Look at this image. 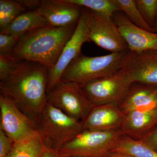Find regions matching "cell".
<instances>
[{
	"label": "cell",
	"mask_w": 157,
	"mask_h": 157,
	"mask_svg": "<svg viewBox=\"0 0 157 157\" xmlns=\"http://www.w3.org/2000/svg\"><path fill=\"white\" fill-rule=\"evenodd\" d=\"M48 68L38 63L21 61L15 71L0 82L1 93L37 124L48 103Z\"/></svg>",
	"instance_id": "1"
},
{
	"label": "cell",
	"mask_w": 157,
	"mask_h": 157,
	"mask_svg": "<svg viewBox=\"0 0 157 157\" xmlns=\"http://www.w3.org/2000/svg\"><path fill=\"white\" fill-rule=\"evenodd\" d=\"M77 24L56 27L48 25L19 37L12 52L18 61L38 63L53 67Z\"/></svg>",
	"instance_id": "2"
},
{
	"label": "cell",
	"mask_w": 157,
	"mask_h": 157,
	"mask_svg": "<svg viewBox=\"0 0 157 157\" xmlns=\"http://www.w3.org/2000/svg\"><path fill=\"white\" fill-rule=\"evenodd\" d=\"M37 125L44 145L57 151L83 130L82 122L65 114L48 101Z\"/></svg>",
	"instance_id": "3"
},
{
	"label": "cell",
	"mask_w": 157,
	"mask_h": 157,
	"mask_svg": "<svg viewBox=\"0 0 157 157\" xmlns=\"http://www.w3.org/2000/svg\"><path fill=\"white\" fill-rule=\"evenodd\" d=\"M127 52L110 53L98 56H88L80 53L65 70L61 82H72L82 85L117 73L121 70L123 59Z\"/></svg>",
	"instance_id": "4"
},
{
	"label": "cell",
	"mask_w": 157,
	"mask_h": 157,
	"mask_svg": "<svg viewBox=\"0 0 157 157\" xmlns=\"http://www.w3.org/2000/svg\"><path fill=\"white\" fill-rule=\"evenodd\" d=\"M124 135L120 129L83 130L58 152L62 157H106L112 153Z\"/></svg>",
	"instance_id": "5"
},
{
	"label": "cell",
	"mask_w": 157,
	"mask_h": 157,
	"mask_svg": "<svg viewBox=\"0 0 157 157\" xmlns=\"http://www.w3.org/2000/svg\"><path fill=\"white\" fill-rule=\"evenodd\" d=\"M48 102L64 113L83 123L95 105L80 85L63 82L47 93Z\"/></svg>",
	"instance_id": "6"
},
{
	"label": "cell",
	"mask_w": 157,
	"mask_h": 157,
	"mask_svg": "<svg viewBox=\"0 0 157 157\" xmlns=\"http://www.w3.org/2000/svg\"><path fill=\"white\" fill-rule=\"evenodd\" d=\"M82 15L88 29L90 41L111 53L128 51L126 42L112 17L83 8Z\"/></svg>",
	"instance_id": "7"
},
{
	"label": "cell",
	"mask_w": 157,
	"mask_h": 157,
	"mask_svg": "<svg viewBox=\"0 0 157 157\" xmlns=\"http://www.w3.org/2000/svg\"><path fill=\"white\" fill-rule=\"evenodd\" d=\"M133 84L121 70L81 86L95 106L107 104L118 105Z\"/></svg>",
	"instance_id": "8"
},
{
	"label": "cell",
	"mask_w": 157,
	"mask_h": 157,
	"mask_svg": "<svg viewBox=\"0 0 157 157\" xmlns=\"http://www.w3.org/2000/svg\"><path fill=\"white\" fill-rule=\"evenodd\" d=\"M0 128L14 142L39 133L36 123L2 93L0 94Z\"/></svg>",
	"instance_id": "9"
},
{
	"label": "cell",
	"mask_w": 157,
	"mask_h": 157,
	"mask_svg": "<svg viewBox=\"0 0 157 157\" xmlns=\"http://www.w3.org/2000/svg\"><path fill=\"white\" fill-rule=\"evenodd\" d=\"M121 70L132 83L157 88V51H128L123 59Z\"/></svg>",
	"instance_id": "10"
},
{
	"label": "cell",
	"mask_w": 157,
	"mask_h": 157,
	"mask_svg": "<svg viewBox=\"0 0 157 157\" xmlns=\"http://www.w3.org/2000/svg\"><path fill=\"white\" fill-rule=\"evenodd\" d=\"M89 41L88 29L82 15L73 36L65 45L56 64L48 70L47 93L61 82L65 70L81 53L82 47L85 42Z\"/></svg>",
	"instance_id": "11"
},
{
	"label": "cell",
	"mask_w": 157,
	"mask_h": 157,
	"mask_svg": "<svg viewBox=\"0 0 157 157\" xmlns=\"http://www.w3.org/2000/svg\"><path fill=\"white\" fill-rule=\"evenodd\" d=\"M120 33L132 52L157 51V33L140 28L132 23L122 11H117L112 17Z\"/></svg>",
	"instance_id": "12"
},
{
	"label": "cell",
	"mask_w": 157,
	"mask_h": 157,
	"mask_svg": "<svg viewBox=\"0 0 157 157\" xmlns=\"http://www.w3.org/2000/svg\"><path fill=\"white\" fill-rule=\"evenodd\" d=\"M36 10L48 25L63 27L77 24L83 8L67 0H43Z\"/></svg>",
	"instance_id": "13"
},
{
	"label": "cell",
	"mask_w": 157,
	"mask_h": 157,
	"mask_svg": "<svg viewBox=\"0 0 157 157\" xmlns=\"http://www.w3.org/2000/svg\"><path fill=\"white\" fill-rule=\"evenodd\" d=\"M124 113L117 105L95 106L82 123L83 130L109 131L120 129Z\"/></svg>",
	"instance_id": "14"
},
{
	"label": "cell",
	"mask_w": 157,
	"mask_h": 157,
	"mask_svg": "<svg viewBox=\"0 0 157 157\" xmlns=\"http://www.w3.org/2000/svg\"><path fill=\"white\" fill-rule=\"evenodd\" d=\"M157 122V107L147 110H135L124 113L120 130L124 135L140 140Z\"/></svg>",
	"instance_id": "15"
},
{
	"label": "cell",
	"mask_w": 157,
	"mask_h": 157,
	"mask_svg": "<svg viewBox=\"0 0 157 157\" xmlns=\"http://www.w3.org/2000/svg\"><path fill=\"white\" fill-rule=\"evenodd\" d=\"M118 106L124 113L133 110L156 108L157 88L133 83Z\"/></svg>",
	"instance_id": "16"
},
{
	"label": "cell",
	"mask_w": 157,
	"mask_h": 157,
	"mask_svg": "<svg viewBox=\"0 0 157 157\" xmlns=\"http://www.w3.org/2000/svg\"><path fill=\"white\" fill-rule=\"evenodd\" d=\"M49 25L36 10L25 11L15 19L1 33L19 38L38 29Z\"/></svg>",
	"instance_id": "17"
},
{
	"label": "cell",
	"mask_w": 157,
	"mask_h": 157,
	"mask_svg": "<svg viewBox=\"0 0 157 157\" xmlns=\"http://www.w3.org/2000/svg\"><path fill=\"white\" fill-rule=\"evenodd\" d=\"M44 144L39 133L14 142L6 157H40Z\"/></svg>",
	"instance_id": "18"
},
{
	"label": "cell",
	"mask_w": 157,
	"mask_h": 157,
	"mask_svg": "<svg viewBox=\"0 0 157 157\" xmlns=\"http://www.w3.org/2000/svg\"><path fill=\"white\" fill-rule=\"evenodd\" d=\"M112 152L131 155L135 157H157V151L141 140L124 135Z\"/></svg>",
	"instance_id": "19"
},
{
	"label": "cell",
	"mask_w": 157,
	"mask_h": 157,
	"mask_svg": "<svg viewBox=\"0 0 157 157\" xmlns=\"http://www.w3.org/2000/svg\"><path fill=\"white\" fill-rule=\"evenodd\" d=\"M85 9L107 17H112L113 14L121 11L116 0H67Z\"/></svg>",
	"instance_id": "20"
},
{
	"label": "cell",
	"mask_w": 157,
	"mask_h": 157,
	"mask_svg": "<svg viewBox=\"0 0 157 157\" xmlns=\"http://www.w3.org/2000/svg\"><path fill=\"white\" fill-rule=\"evenodd\" d=\"M26 9L18 1H0V29L4 30Z\"/></svg>",
	"instance_id": "21"
},
{
	"label": "cell",
	"mask_w": 157,
	"mask_h": 157,
	"mask_svg": "<svg viewBox=\"0 0 157 157\" xmlns=\"http://www.w3.org/2000/svg\"><path fill=\"white\" fill-rule=\"evenodd\" d=\"M116 2L121 11L124 12L132 23L140 28L155 33L153 29L147 23L142 17L137 9L135 0H116Z\"/></svg>",
	"instance_id": "22"
},
{
	"label": "cell",
	"mask_w": 157,
	"mask_h": 157,
	"mask_svg": "<svg viewBox=\"0 0 157 157\" xmlns=\"http://www.w3.org/2000/svg\"><path fill=\"white\" fill-rule=\"evenodd\" d=\"M135 2L144 21L153 29L157 15V0H135Z\"/></svg>",
	"instance_id": "23"
},
{
	"label": "cell",
	"mask_w": 157,
	"mask_h": 157,
	"mask_svg": "<svg viewBox=\"0 0 157 157\" xmlns=\"http://www.w3.org/2000/svg\"><path fill=\"white\" fill-rule=\"evenodd\" d=\"M21 61L11 56L0 55V80L4 81L17 69Z\"/></svg>",
	"instance_id": "24"
},
{
	"label": "cell",
	"mask_w": 157,
	"mask_h": 157,
	"mask_svg": "<svg viewBox=\"0 0 157 157\" xmlns=\"http://www.w3.org/2000/svg\"><path fill=\"white\" fill-rule=\"evenodd\" d=\"M19 38L9 34H0V55L11 56Z\"/></svg>",
	"instance_id": "25"
},
{
	"label": "cell",
	"mask_w": 157,
	"mask_h": 157,
	"mask_svg": "<svg viewBox=\"0 0 157 157\" xmlns=\"http://www.w3.org/2000/svg\"><path fill=\"white\" fill-rule=\"evenodd\" d=\"M14 141L0 128V157H6L11 150Z\"/></svg>",
	"instance_id": "26"
},
{
	"label": "cell",
	"mask_w": 157,
	"mask_h": 157,
	"mask_svg": "<svg viewBox=\"0 0 157 157\" xmlns=\"http://www.w3.org/2000/svg\"><path fill=\"white\" fill-rule=\"evenodd\" d=\"M140 140L157 151V129L149 132Z\"/></svg>",
	"instance_id": "27"
},
{
	"label": "cell",
	"mask_w": 157,
	"mask_h": 157,
	"mask_svg": "<svg viewBox=\"0 0 157 157\" xmlns=\"http://www.w3.org/2000/svg\"><path fill=\"white\" fill-rule=\"evenodd\" d=\"M26 9H31L32 10H36L41 5L42 1L38 0H18Z\"/></svg>",
	"instance_id": "28"
},
{
	"label": "cell",
	"mask_w": 157,
	"mask_h": 157,
	"mask_svg": "<svg viewBox=\"0 0 157 157\" xmlns=\"http://www.w3.org/2000/svg\"><path fill=\"white\" fill-rule=\"evenodd\" d=\"M40 157H62L58 151H56L46 147L44 145V148Z\"/></svg>",
	"instance_id": "29"
},
{
	"label": "cell",
	"mask_w": 157,
	"mask_h": 157,
	"mask_svg": "<svg viewBox=\"0 0 157 157\" xmlns=\"http://www.w3.org/2000/svg\"><path fill=\"white\" fill-rule=\"evenodd\" d=\"M106 157H135L131 155L120 153L112 152Z\"/></svg>",
	"instance_id": "30"
},
{
	"label": "cell",
	"mask_w": 157,
	"mask_h": 157,
	"mask_svg": "<svg viewBox=\"0 0 157 157\" xmlns=\"http://www.w3.org/2000/svg\"><path fill=\"white\" fill-rule=\"evenodd\" d=\"M153 29L154 30L155 33H157V15L155 21V23Z\"/></svg>",
	"instance_id": "31"
}]
</instances>
